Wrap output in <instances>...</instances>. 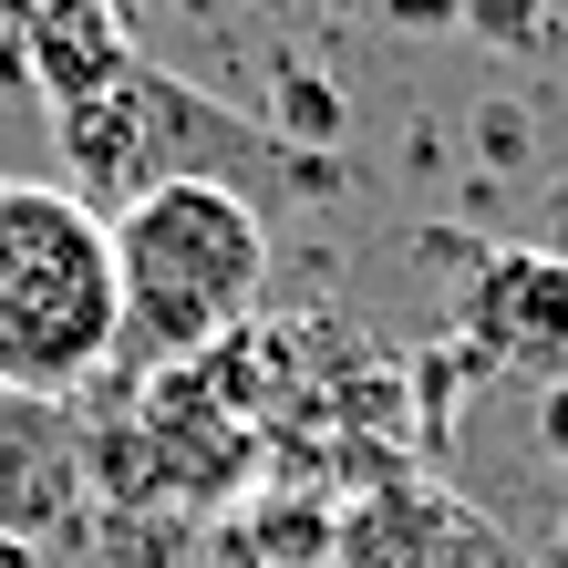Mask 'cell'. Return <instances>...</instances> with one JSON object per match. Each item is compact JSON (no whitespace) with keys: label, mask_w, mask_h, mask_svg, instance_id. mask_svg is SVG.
I'll list each match as a JSON object with an SVG mask.
<instances>
[{"label":"cell","mask_w":568,"mask_h":568,"mask_svg":"<svg viewBox=\"0 0 568 568\" xmlns=\"http://www.w3.org/2000/svg\"><path fill=\"white\" fill-rule=\"evenodd\" d=\"M124 83H135V42L114 0H31V93L52 114H83Z\"/></svg>","instance_id":"obj_5"},{"label":"cell","mask_w":568,"mask_h":568,"mask_svg":"<svg viewBox=\"0 0 568 568\" xmlns=\"http://www.w3.org/2000/svg\"><path fill=\"white\" fill-rule=\"evenodd\" d=\"M114 290H124V352L145 362H207L258 321L270 290V217L239 186L176 176L114 207Z\"/></svg>","instance_id":"obj_2"},{"label":"cell","mask_w":568,"mask_h":568,"mask_svg":"<svg viewBox=\"0 0 568 568\" xmlns=\"http://www.w3.org/2000/svg\"><path fill=\"white\" fill-rule=\"evenodd\" d=\"M393 31H424V42H445V31H465V0H383Z\"/></svg>","instance_id":"obj_9"},{"label":"cell","mask_w":568,"mask_h":568,"mask_svg":"<svg viewBox=\"0 0 568 568\" xmlns=\"http://www.w3.org/2000/svg\"><path fill=\"white\" fill-rule=\"evenodd\" d=\"M558 31V0H465V31L455 42H496V52H538Z\"/></svg>","instance_id":"obj_6"},{"label":"cell","mask_w":568,"mask_h":568,"mask_svg":"<svg viewBox=\"0 0 568 568\" xmlns=\"http://www.w3.org/2000/svg\"><path fill=\"white\" fill-rule=\"evenodd\" d=\"M0 568H42V548H31V538H11V527H0Z\"/></svg>","instance_id":"obj_11"},{"label":"cell","mask_w":568,"mask_h":568,"mask_svg":"<svg viewBox=\"0 0 568 568\" xmlns=\"http://www.w3.org/2000/svg\"><path fill=\"white\" fill-rule=\"evenodd\" d=\"M124 362L114 227L52 176H0V393L73 404Z\"/></svg>","instance_id":"obj_1"},{"label":"cell","mask_w":568,"mask_h":568,"mask_svg":"<svg viewBox=\"0 0 568 568\" xmlns=\"http://www.w3.org/2000/svg\"><path fill=\"white\" fill-rule=\"evenodd\" d=\"M558 548H568V527H558Z\"/></svg>","instance_id":"obj_12"},{"label":"cell","mask_w":568,"mask_h":568,"mask_svg":"<svg viewBox=\"0 0 568 568\" xmlns=\"http://www.w3.org/2000/svg\"><path fill=\"white\" fill-rule=\"evenodd\" d=\"M0 93H31V0H0Z\"/></svg>","instance_id":"obj_8"},{"label":"cell","mask_w":568,"mask_h":568,"mask_svg":"<svg viewBox=\"0 0 568 568\" xmlns=\"http://www.w3.org/2000/svg\"><path fill=\"white\" fill-rule=\"evenodd\" d=\"M321 135H342V83L280 73V145H300V155H311Z\"/></svg>","instance_id":"obj_7"},{"label":"cell","mask_w":568,"mask_h":568,"mask_svg":"<svg viewBox=\"0 0 568 568\" xmlns=\"http://www.w3.org/2000/svg\"><path fill=\"white\" fill-rule=\"evenodd\" d=\"M114 11H124V0H114Z\"/></svg>","instance_id":"obj_13"},{"label":"cell","mask_w":568,"mask_h":568,"mask_svg":"<svg viewBox=\"0 0 568 568\" xmlns=\"http://www.w3.org/2000/svg\"><path fill=\"white\" fill-rule=\"evenodd\" d=\"M0 527L42 548L52 527H83V434L62 404L0 393Z\"/></svg>","instance_id":"obj_4"},{"label":"cell","mask_w":568,"mask_h":568,"mask_svg":"<svg viewBox=\"0 0 568 568\" xmlns=\"http://www.w3.org/2000/svg\"><path fill=\"white\" fill-rule=\"evenodd\" d=\"M455 331L486 373H568V258L558 248H496L455 300Z\"/></svg>","instance_id":"obj_3"},{"label":"cell","mask_w":568,"mask_h":568,"mask_svg":"<svg viewBox=\"0 0 568 568\" xmlns=\"http://www.w3.org/2000/svg\"><path fill=\"white\" fill-rule=\"evenodd\" d=\"M538 455H548V465H568V373H558V383H538Z\"/></svg>","instance_id":"obj_10"}]
</instances>
